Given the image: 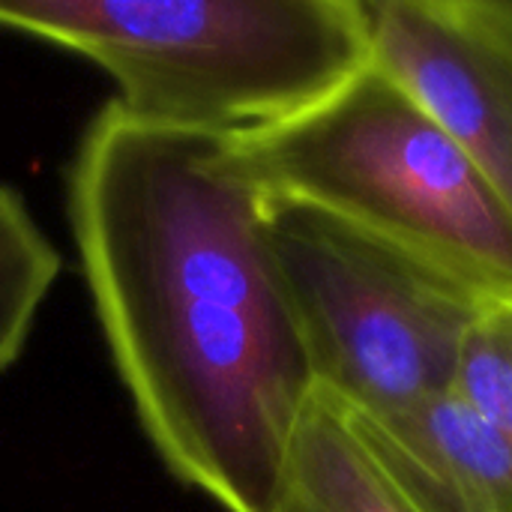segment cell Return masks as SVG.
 Wrapping results in <instances>:
<instances>
[{
  "instance_id": "obj_1",
  "label": "cell",
  "mask_w": 512,
  "mask_h": 512,
  "mask_svg": "<svg viewBox=\"0 0 512 512\" xmlns=\"http://www.w3.org/2000/svg\"><path fill=\"white\" fill-rule=\"evenodd\" d=\"M69 225L138 423L225 512H273L312 366L264 234V198L219 141L111 99L69 165Z\"/></svg>"
},
{
  "instance_id": "obj_2",
  "label": "cell",
  "mask_w": 512,
  "mask_h": 512,
  "mask_svg": "<svg viewBox=\"0 0 512 512\" xmlns=\"http://www.w3.org/2000/svg\"><path fill=\"white\" fill-rule=\"evenodd\" d=\"M0 27L96 63L126 117L216 141L291 123L372 63L369 0H0Z\"/></svg>"
},
{
  "instance_id": "obj_3",
  "label": "cell",
  "mask_w": 512,
  "mask_h": 512,
  "mask_svg": "<svg viewBox=\"0 0 512 512\" xmlns=\"http://www.w3.org/2000/svg\"><path fill=\"white\" fill-rule=\"evenodd\" d=\"M219 165L258 195L342 219L483 300H512V210L372 63L291 123L219 141Z\"/></svg>"
},
{
  "instance_id": "obj_4",
  "label": "cell",
  "mask_w": 512,
  "mask_h": 512,
  "mask_svg": "<svg viewBox=\"0 0 512 512\" xmlns=\"http://www.w3.org/2000/svg\"><path fill=\"white\" fill-rule=\"evenodd\" d=\"M264 234L318 390L381 420L453 387L489 300L297 201L264 198Z\"/></svg>"
},
{
  "instance_id": "obj_5",
  "label": "cell",
  "mask_w": 512,
  "mask_h": 512,
  "mask_svg": "<svg viewBox=\"0 0 512 512\" xmlns=\"http://www.w3.org/2000/svg\"><path fill=\"white\" fill-rule=\"evenodd\" d=\"M372 66L408 90L512 210V0H369Z\"/></svg>"
},
{
  "instance_id": "obj_6",
  "label": "cell",
  "mask_w": 512,
  "mask_h": 512,
  "mask_svg": "<svg viewBox=\"0 0 512 512\" xmlns=\"http://www.w3.org/2000/svg\"><path fill=\"white\" fill-rule=\"evenodd\" d=\"M357 420L426 512H512L510 447L453 387Z\"/></svg>"
},
{
  "instance_id": "obj_7",
  "label": "cell",
  "mask_w": 512,
  "mask_h": 512,
  "mask_svg": "<svg viewBox=\"0 0 512 512\" xmlns=\"http://www.w3.org/2000/svg\"><path fill=\"white\" fill-rule=\"evenodd\" d=\"M273 512H426L339 399L318 390L300 417Z\"/></svg>"
},
{
  "instance_id": "obj_8",
  "label": "cell",
  "mask_w": 512,
  "mask_h": 512,
  "mask_svg": "<svg viewBox=\"0 0 512 512\" xmlns=\"http://www.w3.org/2000/svg\"><path fill=\"white\" fill-rule=\"evenodd\" d=\"M63 258L12 186H0V372L27 348L39 306L57 282Z\"/></svg>"
},
{
  "instance_id": "obj_9",
  "label": "cell",
  "mask_w": 512,
  "mask_h": 512,
  "mask_svg": "<svg viewBox=\"0 0 512 512\" xmlns=\"http://www.w3.org/2000/svg\"><path fill=\"white\" fill-rule=\"evenodd\" d=\"M453 390L512 453V300H489L468 327Z\"/></svg>"
}]
</instances>
